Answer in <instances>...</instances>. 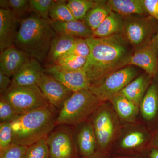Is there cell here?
<instances>
[{
    "mask_svg": "<svg viewBox=\"0 0 158 158\" xmlns=\"http://www.w3.org/2000/svg\"><path fill=\"white\" fill-rule=\"evenodd\" d=\"M110 155L111 154L96 151L92 156L85 158H110Z\"/></svg>",
    "mask_w": 158,
    "mask_h": 158,
    "instance_id": "60d3db41",
    "label": "cell"
},
{
    "mask_svg": "<svg viewBox=\"0 0 158 158\" xmlns=\"http://www.w3.org/2000/svg\"><path fill=\"white\" fill-rule=\"evenodd\" d=\"M97 141V151L111 154L122 123L110 102H102L89 118Z\"/></svg>",
    "mask_w": 158,
    "mask_h": 158,
    "instance_id": "277c9868",
    "label": "cell"
},
{
    "mask_svg": "<svg viewBox=\"0 0 158 158\" xmlns=\"http://www.w3.org/2000/svg\"><path fill=\"white\" fill-rule=\"evenodd\" d=\"M37 85L50 104L58 112L73 93L56 79L44 72Z\"/></svg>",
    "mask_w": 158,
    "mask_h": 158,
    "instance_id": "7c38bea8",
    "label": "cell"
},
{
    "mask_svg": "<svg viewBox=\"0 0 158 158\" xmlns=\"http://www.w3.org/2000/svg\"><path fill=\"white\" fill-rule=\"evenodd\" d=\"M144 5L148 15L158 22V0H144Z\"/></svg>",
    "mask_w": 158,
    "mask_h": 158,
    "instance_id": "d590c367",
    "label": "cell"
},
{
    "mask_svg": "<svg viewBox=\"0 0 158 158\" xmlns=\"http://www.w3.org/2000/svg\"><path fill=\"white\" fill-rule=\"evenodd\" d=\"M94 1L92 0H69L67 6L76 20H82L88 11L93 7Z\"/></svg>",
    "mask_w": 158,
    "mask_h": 158,
    "instance_id": "83f0119b",
    "label": "cell"
},
{
    "mask_svg": "<svg viewBox=\"0 0 158 158\" xmlns=\"http://www.w3.org/2000/svg\"><path fill=\"white\" fill-rule=\"evenodd\" d=\"M152 78L144 72L130 82L118 94L139 106Z\"/></svg>",
    "mask_w": 158,
    "mask_h": 158,
    "instance_id": "ffe728a7",
    "label": "cell"
},
{
    "mask_svg": "<svg viewBox=\"0 0 158 158\" xmlns=\"http://www.w3.org/2000/svg\"><path fill=\"white\" fill-rule=\"evenodd\" d=\"M123 19L121 34L134 49L146 44L156 34L158 21L149 15H131Z\"/></svg>",
    "mask_w": 158,
    "mask_h": 158,
    "instance_id": "9c48e42d",
    "label": "cell"
},
{
    "mask_svg": "<svg viewBox=\"0 0 158 158\" xmlns=\"http://www.w3.org/2000/svg\"><path fill=\"white\" fill-rule=\"evenodd\" d=\"M77 37L67 35H57L52 40L45 61L49 65L55 64L72 48Z\"/></svg>",
    "mask_w": 158,
    "mask_h": 158,
    "instance_id": "7402d4cb",
    "label": "cell"
},
{
    "mask_svg": "<svg viewBox=\"0 0 158 158\" xmlns=\"http://www.w3.org/2000/svg\"><path fill=\"white\" fill-rule=\"evenodd\" d=\"M110 158H146L142 155H123L111 154Z\"/></svg>",
    "mask_w": 158,
    "mask_h": 158,
    "instance_id": "ab89813d",
    "label": "cell"
},
{
    "mask_svg": "<svg viewBox=\"0 0 158 158\" xmlns=\"http://www.w3.org/2000/svg\"><path fill=\"white\" fill-rule=\"evenodd\" d=\"M75 141L81 158L88 157L97 151L96 136L90 119L73 127Z\"/></svg>",
    "mask_w": 158,
    "mask_h": 158,
    "instance_id": "9a60e30c",
    "label": "cell"
},
{
    "mask_svg": "<svg viewBox=\"0 0 158 158\" xmlns=\"http://www.w3.org/2000/svg\"><path fill=\"white\" fill-rule=\"evenodd\" d=\"M24 158H50L49 149L47 138L28 146Z\"/></svg>",
    "mask_w": 158,
    "mask_h": 158,
    "instance_id": "f546056e",
    "label": "cell"
},
{
    "mask_svg": "<svg viewBox=\"0 0 158 158\" xmlns=\"http://www.w3.org/2000/svg\"><path fill=\"white\" fill-rule=\"evenodd\" d=\"M50 158H81L75 141L73 127L57 125L47 138Z\"/></svg>",
    "mask_w": 158,
    "mask_h": 158,
    "instance_id": "30bf717a",
    "label": "cell"
},
{
    "mask_svg": "<svg viewBox=\"0 0 158 158\" xmlns=\"http://www.w3.org/2000/svg\"><path fill=\"white\" fill-rule=\"evenodd\" d=\"M87 58L73 54H66L58 59L54 64L72 70L83 69L87 62Z\"/></svg>",
    "mask_w": 158,
    "mask_h": 158,
    "instance_id": "f1b7e54d",
    "label": "cell"
},
{
    "mask_svg": "<svg viewBox=\"0 0 158 158\" xmlns=\"http://www.w3.org/2000/svg\"><path fill=\"white\" fill-rule=\"evenodd\" d=\"M152 131L139 122L122 123L111 154L123 155H142L149 148Z\"/></svg>",
    "mask_w": 158,
    "mask_h": 158,
    "instance_id": "8992f818",
    "label": "cell"
},
{
    "mask_svg": "<svg viewBox=\"0 0 158 158\" xmlns=\"http://www.w3.org/2000/svg\"><path fill=\"white\" fill-rule=\"evenodd\" d=\"M0 6L1 8L10 9L19 20L23 19V17L31 11L27 0H1Z\"/></svg>",
    "mask_w": 158,
    "mask_h": 158,
    "instance_id": "4316f807",
    "label": "cell"
},
{
    "mask_svg": "<svg viewBox=\"0 0 158 158\" xmlns=\"http://www.w3.org/2000/svg\"><path fill=\"white\" fill-rule=\"evenodd\" d=\"M122 123L138 122L140 115L139 106L124 96L118 94L109 101Z\"/></svg>",
    "mask_w": 158,
    "mask_h": 158,
    "instance_id": "d6986e66",
    "label": "cell"
},
{
    "mask_svg": "<svg viewBox=\"0 0 158 158\" xmlns=\"http://www.w3.org/2000/svg\"><path fill=\"white\" fill-rule=\"evenodd\" d=\"M28 146L12 144L0 156V158H24Z\"/></svg>",
    "mask_w": 158,
    "mask_h": 158,
    "instance_id": "e575fe53",
    "label": "cell"
},
{
    "mask_svg": "<svg viewBox=\"0 0 158 158\" xmlns=\"http://www.w3.org/2000/svg\"><path fill=\"white\" fill-rule=\"evenodd\" d=\"M139 75L136 66L127 65L92 82L89 90L102 102H109Z\"/></svg>",
    "mask_w": 158,
    "mask_h": 158,
    "instance_id": "52a82bcc",
    "label": "cell"
},
{
    "mask_svg": "<svg viewBox=\"0 0 158 158\" xmlns=\"http://www.w3.org/2000/svg\"><path fill=\"white\" fill-rule=\"evenodd\" d=\"M44 72L53 77L73 92L89 90L91 84L83 69L69 70L52 64L44 69Z\"/></svg>",
    "mask_w": 158,
    "mask_h": 158,
    "instance_id": "8fae6325",
    "label": "cell"
},
{
    "mask_svg": "<svg viewBox=\"0 0 158 158\" xmlns=\"http://www.w3.org/2000/svg\"><path fill=\"white\" fill-rule=\"evenodd\" d=\"M19 115L51 106L37 85L11 86L1 94Z\"/></svg>",
    "mask_w": 158,
    "mask_h": 158,
    "instance_id": "ba28073f",
    "label": "cell"
},
{
    "mask_svg": "<svg viewBox=\"0 0 158 158\" xmlns=\"http://www.w3.org/2000/svg\"><path fill=\"white\" fill-rule=\"evenodd\" d=\"M155 37L156 43L157 48L158 54V27L157 31L156 34L155 36Z\"/></svg>",
    "mask_w": 158,
    "mask_h": 158,
    "instance_id": "b9f144b4",
    "label": "cell"
},
{
    "mask_svg": "<svg viewBox=\"0 0 158 158\" xmlns=\"http://www.w3.org/2000/svg\"><path fill=\"white\" fill-rule=\"evenodd\" d=\"M49 17L53 21L65 22L76 20L67 6V1H54Z\"/></svg>",
    "mask_w": 158,
    "mask_h": 158,
    "instance_id": "484cf974",
    "label": "cell"
},
{
    "mask_svg": "<svg viewBox=\"0 0 158 158\" xmlns=\"http://www.w3.org/2000/svg\"><path fill=\"white\" fill-rule=\"evenodd\" d=\"M111 10L123 18L131 15H147L144 0H108Z\"/></svg>",
    "mask_w": 158,
    "mask_h": 158,
    "instance_id": "603a6c76",
    "label": "cell"
},
{
    "mask_svg": "<svg viewBox=\"0 0 158 158\" xmlns=\"http://www.w3.org/2000/svg\"><path fill=\"white\" fill-rule=\"evenodd\" d=\"M51 25L59 35L88 39L93 37V31L83 20H74L65 22L51 20Z\"/></svg>",
    "mask_w": 158,
    "mask_h": 158,
    "instance_id": "44dd1931",
    "label": "cell"
},
{
    "mask_svg": "<svg viewBox=\"0 0 158 158\" xmlns=\"http://www.w3.org/2000/svg\"><path fill=\"white\" fill-rule=\"evenodd\" d=\"M151 140L149 148H155L158 149V126L152 131Z\"/></svg>",
    "mask_w": 158,
    "mask_h": 158,
    "instance_id": "74e56055",
    "label": "cell"
},
{
    "mask_svg": "<svg viewBox=\"0 0 158 158\" xmlns=\"http://www.w3.org/2000/svg\"><path fill=\"white\" fill-rule=\"evenodd\" d=\"M11 123H0V156L13 143Z\"/></svg>",
    "mask_w": 158,
    "mask_h": 158,
    "instance_id": "1f68e13d",
    "label": "cell"
},
{
    "mask_svg": "<svg viewBox=\"0 0 158 158\" xmlns=\"http://www.w3.org/2000/svg\"><path fill=\"white\" fill-rule=\"evenodd\" d=\"M90 52V48L87 40L84 38H77L72 48L66 54H73L80 56L88 58Z\"/></svg>",
    "mask_w": 158,
    "mask_h": 158,
    "instance_id": "836d02e7",
    "label": "cell"
},
{
    "mask_svg": "<svg viewBox=\"0 0 158 158\" xmlns=\"http://www.w3.org/2000/svg\"><path fill=\"white\" fill-rule=\"evenodd\" d=\"M155 36L146 44L135 49L129 64L142 69L152 77L158 75V54Z\"/></svg>",
    "mask_w": 158,
    "mask_h": 158,
    "instance_id": "4fadbf2b",
    "label": "cell"
},
{
    "mask_svg": "<svg viewBox=\"0 0 158 158\" xmlns=\"http://www.w3.org/2000/svg\"><path fill=\"white\" fill-rule=\"evenodd\" d=\"M51 21L35 14L24 18L17 31L15 46L39 62L45 61L51 42L57 35Z\"/></svg>",
    "mask_w": 158,
    "mask_h": 158,
    "instance_id": "7a4b0ae2",
    "label": "cell"
},
{
    "mask_svg": "<svg viewBox=\"0 0 158 158\" xmlns=\"http://www.w3.org/2000/svg\"><path fill=\"white\" fill-rule=\"evenodd\" d=\"M44 71V69L42 68L40 62L31 57L12 77L11 86L37 85Z\"/></svg>",
    "mask_w": 158,
    "mask_h": 158,
    "instance_id": "ac0fdd59",
    "label": "cell"
},
{
    "mask_svg": "<svg viewBox=\"0 0 158 158\" xmlns=\"http://www.w3.org/2000/svg\"><path fill=\"white\" fill-rule=\"evenodd\" d=\"M29 1L31 11H34L38 17L46 20L51 21L50 11L53 0H30Z\"/></svg>",
    "mask_w": 158,
    "mask_h": 158,
    "instance_id": "4dcf8cb0",
    "label": "cell"
},
{
    "mask_svg": "<svg viewBox=\"0 0 158 158\" xmlns=\"http://www.w3.org/2000/svg\"><path fill=\"white\" fill-rule=\"evenodd\" d=\"M31 58L15 46L6 49L1 52L0 72L9 77H12Z\"/></svg>",
    "mask_w": 158,
    "mask_h": 158,
    "instance_id": "e0dca14e",
    "label": "cell"
},
{
    "mask_svg": "<svg viewBox=\"0 0 158 158\" xmlns=\"http://www.w3.org/2000/svg\"><path fill=\"white\" fill-rule=\"evenodd\" d=\"M86 40L90 52L83 69L90 83L129 65L135 49L121 34Z\"/></svg>",
    "mask_w": 158,
    "mask_h": 158,
    "instance_id": "6da1fadb",
    "label": "cell"
},
{
    "mask_svg": "<svg viewBox=\"0 0 158 158\" xmlns=\"http://www.w3.org/2000/svg\"><path fill=\"white\" fill-rule=\"evenodd\" d=\"M146 158H158V149L149 148L144 155Z\"/></svg>",
    "mask_w": 158,
    "mask_h": 158,
    "instance_id": "f35d334b",
    "label": "cell"
},
{
    "mask_svg": "<svg viewBox=\"0 0 158 158\" xmlns=\"http://www.w3.org/2000/svg\"><path fill=\"white\" fill-rule=\"evenodd\" d=\"M102 103L89 90L73 92L59 111L56 126L74 127L81 124L89 119Z\"/></svg>",
    "mask_w": 158,
    "mask_h": 158,
    "instance_id": "5b68a950",
    "label": "cell"
},
{
    "mask_svg": "<svg viewBox=\"0 0 158 158\" xmlns=\"http://www.w3.org/2000/svg\"><path fill=\"white\" fill-rule=\"evenodd\" d=\"M19 116L12 106L1 95L0 123L12 122Z\"/></svg>",
    "mask_w": 158,
    "mask_h": 158,
    "instance_id": "d6a6232c",
    "label": "cell"
},
{
    "mask_svg": "<svg viewBox=\"0 0 158 158\" xmlns=\"http://www.w3.org/2000/svg\"><path fill=\"white\" fill-rule=\"evenodd\" d=\"M17 19L9 9H0V51L14 46L17 31Z\"/></svg>",
    "mask_w": 158,
    "mask_h": 158,
    "instance_id": "2e32d148",
    "label": "cell"
},
{
    "mask_svg": "<svg viewBox=\"0 0 158 158\" xmlns=\"http://www.w3.org/2000/svg\"><path fill=\"white\" fill-rule=\"evenodd\" d=\"M58 112L50 106L20 115L11 122L12 144L29 146L47 138L56 126Z\"/></svg>",
    "mask_w": 158,
    "mask_h": 158,
    "instance_id": "3957f363",
    "label": "cell"
},
{
    "mask_svg": "<svg viewBox=\"0 0 158 158\" xmlns=\"http://www.w3.org/2000/svg\"><path fill=\"white\" fill-rule=\"evenodd\" d=\"M107 1H94V4L82 20L94 31L112 12Z\"/></svg>",
    "mask_w": 158,
    "mask_h": 158,
    "instance_id": "d4e9b609",
    "label": "cell"
},
{
    "mask_svg": "<svg viewBox=\"0 0 158 158\" xmlns=\"http://www.w3.org/2000/svg\"><path fill=\"white\" fill-rule=\"evenodd\" d=\"M123 24V18L112 11L98 27L93 31V37L104 38L121 34Z\"/></svg>",
    "mask_w": 158,
    "mask_h": 158,
    "instance_id": "cb8c5ba5",
    "label": "cell"
},
{
    "mask_svg": "<svg viewBox=\"0 0 158 158\" xmlns=\"http://www.w3.org/2000/svg\"><path fill=\"white\" fill-rule=\"evenodd\" d=\"M11 80L2 72H0V93H4L11 86Z\"/></svg>",
    "mask_w": 158,
    "mask_h": 158,
    "instance_id": "8d00e7d4",
    "label": "cell"
},
{
    "mask_svg": "<svg viewBox=\"0 0 158 158\" xmlns=\"http://www.w3.org/2000/svg\"><path fill=\"white\" fill-rule=\"evenodd\" d=\"M139 108L145 125L152 131L158 126V75L153 77Z\"/></svg>",
    "mask_w": 158,
    "mask_h": 158,
    "instance_id": "5bb4252c",
    "label": "cell"
}]
</instances>
